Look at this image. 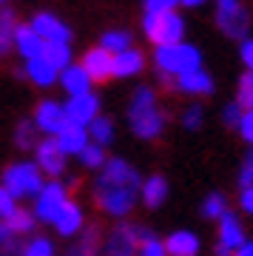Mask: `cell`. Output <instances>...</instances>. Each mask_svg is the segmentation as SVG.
<instances>
[{"label": "cell", "instance_id": "ba28073f", "mask_svg": "<svg viewBox=\"0 0 253 256\" xmlns=\"http://www.w3.org/2000/svg\"><path fill=\"white\" fill-rule=\"evenodd\" d=\"M68 200V188L63 182H43V188L37 191V202H34V220L40 222H54L57 210L63 208V202Z\"/></svg>", "mask_w": 253, "mask_h": 256}, {"label": "cell", "instance_id": "8992f818", "mask_svg": "<svg viewBox=\"0 0 253 256\" xmlns=\"http://www.w3.org/2000/svg\"><path fill=\"white\" fill-rule=\"evenodd\" d=\"M216 26L230 40H244L250 34V14L239 0H216Z\"/></svg>", "mask_w": 253, "mask_h": 256}, {"label": "cell", "instance_id": "ac0fdd59", "mask_svg": "<svg viewBox=\"0 0 253 256\" xmlns=\"http://www.w3.org/2000/svg\"><path fill=\"white\" fill-rule=\"evenodd\" d=\"M145 68V54L140 48L128 46L114 54V77H136Z\"/></svg>", "mask_w": 253, "mask_h": 256}, {"label": "cell", "instance_id": "4dcf8cb0", "mask_svg": "<svg viewBox=\"0 0 253 256\" xmlns=\"http://www.w3.org/2000/svg\"><path fill=\"white\" fill-rule=\"evenodd\" d=\"M14 142H18V148H23V151H28V148L37 146V126L34 120H23L18 126V131H14Z\"/></svg>", "mask_w": 253, "mask_h": 256}, {"label": "cell", "instance_id": "74e56055", "mask_svg": "<svg viewBox=\"0 0 253 256\" xmlns=\"http://www.w3.org/2000/svg\"><path fill=\"white\" fill-rule=\"evenodd\" d=\"M239 134H242V140L248 142V146H253V108H244L242 111V120H239Z\"/></svg>", "mask_w": 253, "mask_h": 256}, {"label": "cell", "instance_id": "bcb514c9", "mask_svg": "<svg viewBox=\"0 0 253 256\" xmlns=\"http://www.w3.org/2000/svg\"><path fill=\"white\" fill-rule=\"evenodd\" d=\"M12 236H18V234H14L6 222H0V242H6V239H12Z\"/></svg>", "mask_w": 253, "mask_h": 256}, {"label": "cell", "instance_id": "484cf974", "mask_svg": "<svg viewBox=\"0 0 253 256\" xmlns=\"http://www.w3.org/2000/svg\"><path fill=\"white\" fill-rule=\"evenodd\" d=\"M86 128H88L91 142H100V146H111V142H114V122H111L108 117L97 114V117L91 120Z\"/></svg>", "mask_w": 253, "mask_h": 256}, {"label": "cell", "instance_id": "5b68a950", "mask_svg": "<svg viewBox=\"0 0 253 256\" xmlns=\"http://www.w3.org/2000/svg\"><path fill=\"white\" fill-rule=\"evenodd\" d=\"M3 185L12 191L14 200L37 196V191L43 188V171L37 162H14L3 171Z\"/></svg>", "mask_w": 253, "mask_h": 256}, {"label": "cell", "instance_id": "ffe728a7", "mask_svg": "<svg viewBox=\"0 0 253 256\" xmlns=\"http://www.w3.org/2000/svg\"><path fill=\"white\" fill-rule=\"evenodd\" d=\"M199 236L194 230H174L165 239V250L168 256H199Z\"/></svg>", "mask_w": 253, "mask_h": 256}, {"label": "cell", "instance_id": "ab89813d", "mask_svg": "<svg viewBox=\"0 0 253 256\" xmlns=\"http://www.w3.org/2000/svg\"><path fill=\"white\" fill-rule=\"evenodd\" d=\"M239 57H242V63L248 72H253V37L248 34L242 40V46H239Z\"/></svg>", "mask_w": 253, "mask_h": 256}, {"label": "cell", "instance_id": "277c9868", "mask_svg": "<svg viewBox=\"0 0 253 256\" xmlns=\"http://www.w3.org/2000/svg\"><path fill=\"white\" fill-rule=\"evenodd\" d=\"M142 32L154 46L180 43L182 37H185V20H182V14L176 9H171V12H145Z\"/></svg>", "mask_w": 253, "mask_h": 256}, {"label": "cell", "instance_id": "7a4b0ae2", "mask_svg": "<svg viewBox=\"0 0 253 256\" xmlns=\"http://www.w3.org/2000/svg\"><path fill=\"white\" fill-rule=\"evenodd\" d=\"M128 122L140 140H156L165 128V114L156 108V94L148 86H140L131 97V108H128Z\"/></svg>", "mask_w": 253, "mask_h": 256}, {"label": "cell", "instance_id": "1f68e13d", "mask_svg": "<svg viewBox=\"0 0 253 256\" xmlns=\"http://www.w3.org/2000/svg\"><path fill=\"white\" fill-rule=\"evenodd\" d=\"M236 102L242 108H253V72H248V68L236 82Z\"/></svg>", "mask_w": 253, "mask_h": 256}, {"label": "cell", "instance_id": "2e32d148", "mask_svg": "<svg viewBox=\"0 0 253 256\" xmlns=\"http://www.w3.org/2000/svg\"><path fill=\"white\" fill-rule=\"evenodd\" d=\"M52 225H54L57 234H63V236H74V234H80V228H82V208L77 205V202L66 200L63 208L57 210V216H54Z\"/></svg>", "mask_w": 253, "mask_h": 256}, {"label": "cell", "instance_id": "5bb4252c", "mask_svg": "<svg viewBox=\"0 0 253 256\" xmlns=\"http://www.w3.org/2000/svg\"><path fill=\"white\" fill-rule=\"evenodd\" d=\"M32 28H34L43 40H63V43L72 40V28L66 26L57 14H52V12H40V14H34V18H32Z\"/></svg>", "mask_w": 253, "mask_h": 256}, {"label": "cell", "instance_id": "603a6c76", "mask_svg": "<svg viewBox=\"0 0 253 256\" xmlns=\"http://www.w3.org/2000/svg\"><path fill=\"white\" fill-rule=\"evenodd\" d=\"M140 200L148 208H160L168 200V182H165V176L154 174V176H148V180H142V185H140Z\"/></svg>", "mask_w": 253, "mask_h": 256}, {"label": "cell", "instance_id": "e0dca14e", "mask_svg": "<svg viewBox=\"0 0 253 256\" xmlns=\"http://www.w3.org/2000/svg\"><path fill=\"white\" fill-rule=\"evenodd\" d=\"M14 48H18L26 60H32V57H43L46 40L32 28V23H28V26H18L14 28Z\"/></svg>", "mask_w": 253, "mask_h": 256}, {"label": "cell", "instance_id": "7dc6e473", "mask_svg": "<svg viewBox=\"0 0 253 256\" xmlns=\"http://www.w3.org/2000/svg\"><path fill=\"white\" fill-rule=\"evenodd\" d=\"M208 0H180V6H188V9H196V6H205Z\"/></svg>", "mask_w": 253, "mask_h": 256}, {"label": "cell", "instance_id": "9c48e42d", "mask_svg": "<svg viewBox=\"0 0 253 256\" xmlns=\"http://www.w3.org/2000/svg\"><path fill=\"white\" fill-rule=\"evenodd\" d=\"M34 160H37V165H40V171L48 174V176H54V180L66 171V151L60 148L57 137L40 140L34 146Z\"/></svg>", "mask_w": 253, "mask_h": 256}, {"label": "cell", "instance_id": "d4e9b609", "mask_svg": "<svg viewBox=\"0 0 253 256\" xmlns=\"http://www.w3.org/2000/svg\"><path fill=\"white\" fill-rule=\"evenodd\" d=\"M43 57L54 66L57 72H63L66 66L72 63V46H68V43H63V40H46Z\"/></svg>", "mask_w": 253, "mask_h": 256}, {"label": "cell", "instance_id": "8fae6325", "mask_svg": "<svg viewBox=\"0 0 253 256\" xmlns=\"http://www.w3.org/2000/svg\"><path fill=\"white\" fill-rule=\"evenodd\" d=\"M66 117L68 122L77 126H88L91 120L100 114V100L94 92H82V94H68V102H63Z\"/></svg>", "mask_w": 253, "mask_h": 256}, {"label": "cell", "instance_id": "c3c4849f", "mask_svg": "<svg viewBox=\"0 0 253 256\" xmlns=\"http://www.w3.org/2000/svg\"><path fill=\"white\" fill-rule=\"evenodd\" d=\"M230 254H234V250H230V248H225L222 242L216 245V256H230Z\"/></svg>", "mask_w": 253, "mask_h": 256}, {"label": "cell", "instance_id": "7bdbcfd3", "mask_svg": "<svg viewBox=\"0 0 253 256\" xmlns=\"http://www.w3.org/2000/svg\"><path fill=\"white\" fill-rule=\"evenodd\" d=\"M0 256H23V245L18 242V236L0 242Z\"/></svg>", "mask_w": 253, "mask_h": 256}, {"label": "cell", "instance_id": "b9f144b4", "mask_svg": "<svg viewBox=\"0 0 253 256\" xmlns=\"http://www.w3.org/2000/svg\"><path fill=\"white\" fill-rule=\"evenodd\" d=\"M180 6V0H145V12H171Z\"/></svg>", "mask_w": 253, "mask_h": 256}, {"label": "cell", "instance_id": "f6af8a7d", "mask_svg": "<svg viewBox=\"0 0 253 256\" xmlns=\"http://www.w3.org/2000/svg\"><path fill=\"white\" fill-rule=\"evenodd\" d=\"M230 256H253V239H244V242H242L239 248H236V250H234Z\"/></svg>", "mask_w": 253, "mask_h": 256}, {"label": "cell", "instance_id": "7402d4cb", "mask_svg": "<svg viewBox=\"0 0 253 256\" xmlns=\"http://www.w3.org/2000/svg\"><path fill=\"white\" fill-rule=\"evenodd\" d=\"M57 142H60V148L66 151V156L68 154H80L82 148L91 142L88 137V128L86 126H77V122H68V126L57 134Z\"/></svg>", "mask_w": 253, "mask_h": 256}, {"label": "cell", "instance_id": "4316f807", "mask_svg": "<svg viewBox=\"0 0 253 256\" xmlns=\"http://www.w3.org/2000/svg\"><path fill=\"white\" fill-rule=\"evenodd\" d=\"M14 28H18L14 12L0 9V54H9L12 52V46H14Z\"/></svg>", "mask_w": 253, "mask_h": 256}, {"label": "cell", "instance_id": "8d00e7d4", "mask_svg": "<svg viewBox=\"0 0 253 256\" xmlns=\"http://www.w3.org/2000/svg\"><path fill=\"white\" fill-rule=\"evenodd\" d=\"M14 208H18V200L12 196V191L6 188V185H0V220L12 216V214H14Z\"/></svg>", "mask_w": 253, "mask_h": 256}, {"label": "cell", "instance_id": "d590c367", "mask_svg": "<svg viewBox=\"0 0 253 256\" xmlns=\"http://www.w3.org/2000/svg\"><path fill=\"white\" fill-rule=\"evenodd\" d=\"M23 256H54V245L46 236H34L23 245Z\"/></svg>", "mask_w": 253, "mask_h": 256}, {"label": "cell", "instance_id": "6da1fadb", "mask_svg": "<svg viewBox=\"0 0 253 256\" xmlns=\"http://www.w3.org/2000/svg\"><path fill=\"white\" fill-rule=\"evenodd\" d=\"M140 185H142V176L136 174L134 165H128L126 160L114 156V160H106L102 174L97 176L94 200L111 216H128L136 205Z\"/></svg>", "mask_w": 253, "mask_h": 256}, {"label": "cell", "instance_id": "7c38bea8", "mask_svg": "<svg viewBox=\"0 0 253 256\" xmlns=\"http://www.w3.org/2000/svg\"><path fill=\"white\" fill-rule=\"evenodd\" d=\"M174 88L182 94H190V97H208V94H214V77L199 66V68H190L185 74H176Z\"/></svg>", "mask_w": 253, "mask_h": 256}, {"label": "cell", "instance_id": "e575fe53", "mask_svg": "<svg viewBox=\"0 0 253 256\" xmlns=\"http://www.w3.org/2000/svg\"><path fill=\"white\" fill-rule=\"evenodd\" d=\"M202 122H205V108H202L199 102H194V106H188V108L182 111V128H188V131H199Z\"/></svg>", "mask_w": 253, "mask_h": 256}, {"label": "cell", "instance_id": "f1b7e54d", "mask_svg": "<svg viewBox=\"0 0 253 256\" xmlns=\"http://www.w3.org/2000/svg\"><path fill=\"white\" fill-rule=\"evenodd\" d=\"M77 156H80V162L86 165V168H102L106 160H108V156H106V146H100V142H88Z\"/></svg>", "mask_w": 253, "mask_h": 256}, {"label": "cell", "instance_id": "83f0119b", "mask_svg": "<svg viewBox=\"0 0 253 256\" xmlns=\"http://www.w3.org/2000/svg\"><path fill=\"white\" fill-rule=\"evenodd\" d=\"M100 46L106 48V52H111V54H117V52L131 46V34H128L126 28H111V32H106V34L100 37Z\"/></svg>", "mask_w": 253, "mask_h": 256}, {"label": "cell", "instance_id": "4fadbf2b", "mask_svg": "<svg viewBox=\"0 0 253 256\" xmlns=\"http://www.w3.org/2000/svg\"><path fill=\"white\" fill-rule=\"evenodd\" d=\"M80 66L88 72V77L94 82H106L108 77H114V54L106 52L102 46L88 48V52L82 54V63Z\"/></svg>", "mask_w": 253, "mask_h": 256}, {"label": "cell", "instance_id": "9a60e30c", "mask_svg": "<svg viewBox=\"0 0 253 256\" xmlns=\"http://www.w3.org/2000/svg\"><path fill=\"white\" fill-rule=\"evenodd\" d=\"M23 77H28V80L34 82V86H40V88H48V86H54L57 77H60V72H57L54 66L48 63L46 57H32V60H26V66H23Z\"/></svg>", "mask_w": 253, "mask_h": 256}, {"label": "cell", "instance_id": "30bf717a", "mask_svg": "<svg viewBox=\"0 0 253 256\" xmlns=\"http://www.w3.org/2000/svg\"><path fill=\"white\" fill-rule=\"evenodd\" d=\"M34 126H37V131H43L46 137H57V134L68 126L66 108L54 100H43L34 111Z\"/></svg>", "mask_w": 253, "mask_h": 256}, {"label": "cell", "instance_id": "52a82bcc", "mask_svg": "<svg viewBox=\"0 0 253 256\" xmlns=\"http://www.w3.org/2000/svg\"><path fill=\"white\" fill-rule=\"evenodd\" d=\"M148 230L140 228V225H131V222H122L111 230L108 242L102 248V256H136V245L140 239L145 236Z\"/></svg>", "mask_w": 253, "mask_h": 256}, {"label": "cell", "instance_id": "cb8c5ba5", "mask_svg": "<svg viewBox=\"0 0 253 256\" xmlns=\"http://www.w3.org/2000/svg\"><path fill=\"white\" fill-rule=\"evenodd\" d=\"M100 245H102L100 228H97V225H88V228L82 230L80 245H74L72 250H68V256H97L100 254Z\"/></svg>", "mask_w": 253, "mask_h": 256}, {"label": "cell", "instance_id": "d6a6232c", "mask_svg": "<svg viewBox=\"0 0 253 256\" xmlns=\"http://www.w3.org/2000/svg\"><path fill=\"white\" fill-rule=\"evenodd\" d=\"M136 256H168V250H165L162 239H156L154 234L148 230V234L140 239V245H136Z\"/></svg>", "mask_w": 253, "mask_h": 256}, {"label": "cell", "instance_id": "44dd1931", "mask_svg": "<svg viewBox=\"0 0 253 256\" xmlns=\"http://www.w3.org/2000/svg\"><path fill=\"white\" fill-rule=\"evenodd\" d=\"M60 86H63L68 94H82V92H91L94 80L88 77V72H86L80 63H68L63 72H60Z\"/></svg>", "mask_w": 253, "mask_h": 256}, {"label": "cell", "instance_id": "60d3db41", "mask_svg": "<svg viewBox=\"0 0 253 256\" xmlns=\"http://www.w3.org/2000/svg\"><path fill=\"white\" fill-rule=\"evenodd\" d=\"M239 185H242V188L253 185V146H250V154H248V160H244V165H242V174H239Z\"/></svg>", "mask_w": 253, "mask_h": 256}, {"label": "cell", "instance_id": "f546056e", "mask_svg": "<svg viewBox=\"0 0 253 256\" xmlns=\"http://www.w3.org/2000/svg\"><path fill=\"white\" fill-rule=\"evenodd\" d=\"M3 222L20 236V234H28V230L34 228V214H32V210H23V208H14V214L6 216Z\"/></svg>", "mask_w": 253, "mask_h": 256}, {"label": "cell", "instance_id": "f35d334b", "mask_svg": "<svg viewBox=\"0 0 253 256\" xmlns=\"http://www.w3.org/2000/svg\"><path fill=\"white\" fill-rule=\"evenodd\" d=\"M242 106L239 102H228L225 108H222V122H225L228 128H236L239 126V120H242Z\"/></svg>", "mask_w": 253, "mask_h": 256}, {"label": "cell", "instance_id": "d6986e66", "mask_svg": "<svg viewBox=\"0 0 253 256\" xmlns=\"http://www.w3.org/2000/svg\"><path fill=\"white\" fill-rule=\"evenodd\" d=\"M219 242L225 248H230V250H236V248L242 245L244 239V228H242V222H239V216L236 214H230V210H225L222 216H219Z\"/></svg>", "mask_w": 253, "mask_h": 256}, {"label": "cell", "instance_id": "3957f363", "mask_svg": "<svg viewBox=\"0 0 253 256\" xmlns=\"http://www.w3.org/2000/svg\"><path fill=\"white\" fill-rule=\"evenodd\" d=\"M154 63H156V72L160 74H185L190 68H199L202 66V52L196 46H190L185 40L180 43H168V46H156L154 52Z\"/></svg>", "mask_w": 253, "mask_h": 256}, {"label": "cell", "instance_id": "836d02e7", "mask_svg": "<svg viewBox=\"0 0 253 256\" xmlns=\"http://www.w3.org/2000/svg\"><path fill=\"white\" fill-rule=\"evenodd\" d=\"M225 210H228V200L222 194H208L205 202H202V216L205 220H219Z\"/></svg>", "mask_w": 253, "mask_h": 256}, {"label": "cell", "instance_id": "681fc988", "mask_svg": "<svg viewBox=\"0 0 253 256\" xmlns=\"http://www.w3.org/2000/svg\"><path fill=\"white\" fill-rule=\"evenodd\" d=\"M0 3H6V0H0Z\"/></svg>", "mask_w": 253, "mask_h": 256}, {"label": "cell", "instance_id": "ee69618b", "mask_svg": "<svg viewBox=\"0 0 253 256\" xmlns=\"http://www.w3.org/2000/svg\"><path fill=\"white\" fill-rule=\"evenodd\" d=\"M239 205H242L244 214H250L253 216V185H248V188H242V196H239Z\"/></svg>", "mask_w": 253, "mask_h": 256}]
</instances>
